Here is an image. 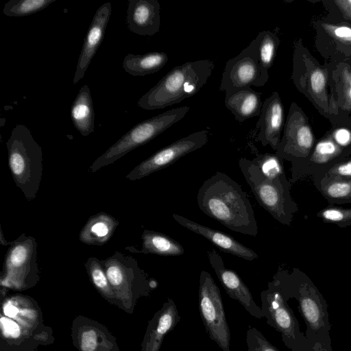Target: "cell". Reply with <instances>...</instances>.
<instances>
[{
	"mask_svg": "<svg viewBox=\"0 0 351 351\" xmlns=\"http://www.w3.org/2000/svg\"><path fill=\"white\" fill-rule=\"evenodd\" d=\"M199 209L238 233L256 237L258 226L252 205L239 184L217 171L206 179L197 195Z\"/></svg>",
	"mask_w": 351,
	"mask_h": 351,
	"instance_id": "cell-1",
	"label": "cell"
},
{
	"mask_svg": "<svg viewBox=\"0 0 351 351\" xmlns=\"http://www.w3.org/2000/svg\"><path fill=\"white\" fill-rule=\"evenodd\" d=\"M214 67L210 59L176 66L138 99L137 106L144 110H158L180 103L202 89Z\"/></svg>",
	"mask_w": 351,
	"mask_h": 351,
	"instance_id": "cell-2",
	"label": "cell"
},
{
	"mask_svg": "<svg viewBox=\"0 0 351 351\" xmlns=\"http://www.w3.org/2000/svg\"><path fill=\"white\" fill-rule=\"evenodd\" d=\"M6 147L13 180L25 198L33 201L43 176L42 149L23 124H17L12 129Z\"/></svg>",
	"mask_w": 351,
	"mask_h": 351,
	"instance_id": "cell-3",
	"label": "cell"
},
{
	"mask_svg": "<svg viewBox=\"0 0 351 351\" xmlns=\"http://www.w3.org/2000/svg\"><path fill=\"white\" fill-rule=\"evenodd\" d=\"M189 111V107L184 106L167 110L137 123L99 156L90 165L89 170L94 173L147 143L180 121Z\"/></svg>",
	"mask_w": 351,
	"mask_h": 351,
	"instance_id": "cell-4",
	"label": "cell"
},
{
	"mask_svg": "<svg viewBox=\"0 0 351 351\" xmlns=\"http://www.w3.org/2000/svg\"><path fill=\"white\" fill-rule=\"evenodd\" d=\"M241 171L258 204L283 224H289L291 215L287 184L283 176H265L252 160H239Z\"/></svg>",
	"mask_w": 351,
	"mask_h": 351,
	"instance_id": "cell-5",
	"label": "cell"
},
{
	"mask_svg": "<svg viewBox=\"0 0 351 351\" xmlns=\"http://www.w3.org/2000/svg\"><path fill=\"white\" fill-rule=\"evenodd\" d=\"M1 274V284L23 289L34 286L39 279L36 239L25 234L9 242Z\"/></svg>",
	"mask_w": 351,
	"mask_h": 351,
	"instance_id": "cell-6",
	"label": "cell"
},
{
	"mask_svg": "<svg viewBox=\"0 0 351 351\" xmlns=\"http://www.w3.org/2000/svg\"><path fill=\"white\" fill-rule=\"evenodd\" d=\"M198 308L210 339L223 351H230V331L220 290L211 275L204 270L199 275Z\"/></svg>",
	"mask_w": 351,
	"mask_h": 351,
	"instance_id": "cell-7",
	"label": "cell"
},
{
	"mask_svg": "<svg viewBox=\"0 0 351 351\" xmlns=\"http://www.w3.org/2000/svg\"><path fill=\"white\" fill-rule=\"evenodd\" d=\"M99 262L116 295L123 298H136L147 295L152 289L150 280L132 256L117 251Z\"/></svg>",
	"mask_w": 351,
	"mask_h": 351,
	"instance_id": "cell-8",
	"label": "cell"
},
{
	"mask_svg": "<svg viewBox=\"0 0 351 351\" xmlns=\"http://www.w3.org/2000/svg\"><path fill=\"white\" fill-rule=\"evenodd\" d=\"M261 311L267 324L280 332L287 347L296 351L302 337L297 319L273 280L261 293Z\"/></svg>",
	"mask_w": 351,
	"mask_h": 351,
	"instance_id": "cell-9",
	"label": "cell"
},
{
	"mask_svg": "<svg viewBox=\"0 0 351 351\" xmlns=\"http://www.w3.org/2000/svg\"><path fill=\"white\" fill-rule=\"evenodd\" d=\"M221 77L219 89L226 92L251 86H263L269 75L268 70L261 66L250 44L226 62Z\"/></svg>",
	"mask_w": 351,
	"mask_h": 351,
	"instance_id": "cell-10",
	"label": "cell"
},
{
	"mask_svg": "<svg viewBox=\"0 0 351 351\" xmlns=\"http://www.w3.org/2000/svg\"><path fill=\"white\" fill-rule=\"evenodd\" d=\"M208 141L206 130L193 132L160 149L136 166L126 178L134 181L172 165L182 157L204 146Z\"/></svg>",
	"mask_w": 351,
	"mask_h": 351,
	"instance_id": "cell-11",
	"label": "cell"
},
{
	"mask_svg": "<svg viewBox=\"0 0 351 351\" xmlns=\"http://www.w3.org/2000/svg\"><path fill=\"white\" fill-rule=\"evenodd\" d=\"M211 267L227 294L238 301L252 316L257 319L263 318L261 306H258L252 295L240 278L232 269L226 268L222 257L214 249L207 252Z\"/></svg>",
	"mask_w": 351,
	"mask_h": 351,
	"instance_id": "cell-12",
	"label": "cell"
},
{
	"mask_svg": "<svg viewBox=\"0 0 351 351\" xmlns=\"http://www.w3.org/2000/svg\"><path fill=\"white\" fill-rule=\"evenodd\" d=\"M313 141L312 130L303 114L296 109H291L276 155L279 158L304 156L309 153Z\"/></svg>",
	"mask_w": 351,
	"mask_h": 351,
	"instance_id": "cell-13",
	"label": "cell"
},
{
	"mask_svg": "<svg viewBox=\"0 0 351 351\" xmlns=\"http://www.w3.org/2000/svg\"><path fill=\"white\" fill-rule=\"evenodd\" d=\"M112 12L110 2L102 4L95 12L84 40L73 82L77 84L84 76L99 47Z\"/></svg>",
	"mask_w": 351,
	"mask_h": 351,
	"instance_id": "cell-14",
	"label": "cell"
},
{
	"mask_svg": "<svg viewBox=\"0 0 351 351\" xmlns=\"http://www.w3.org/2000/svg\"><path fill=\"white\" fill-rule=\"evenodd\" d=\"M172 217L180 225L201 235L222 252L250 261L258 258L255 252L229 234L205 226L178 214H173Z\"/></svg>",
	"mask_w": 351,
	"mask_h": 351,
	"instance_id": "cell-15",
	"label": "cell"
},
{
	"mask_svg": "<svg viewBox=\"0 0 351 351\" xmlns=\"http://www.w3.org/2000/svg\"><path fill=\"white\" fill-rule=\"evenodd\" d=\"M160 5L157 0H129L125 21L130 32L152 36L160 26Z\"/></svg>",
	"mask_w": 351,
	"mask_h": 351,
	"instance_id": "cell-16",
	"label": "cell"
},
{
	"mask_svg": "<svg viewBox=\"0 0 351 351\" xmlns=\"http://www.w3.org/2000/svg\"><path fill=\"white\" fill-rule=\"evenodd\" d=\"M284 122V108L278 93L274 92L263 103L256 128L257 140L263 146L269 145L276 149L280 143Z\"/></svg>",
	"mask_w": 351,
	"mask_h": 351,
	"instance_id": "cell-17",
	"label": "cell"
},
{
	"mask_svg": "<svg viewBox=\"0 0 351 351\" xmlns=\"http://www.w3.org/2000/svg\"><path fill=\"white\" fill-rule=\"evenodd\" d=\"M180 319L175 302L168 298L149 323L142 351H159L165 337L173 330Z\"/></svg>",
	"mask_w": 351,
	"mask_h": 351,
	"instance_id": "cell-18",
	"label": "cell"
},
{
	"mask_svg": "<svg viewBox=\"0 0 351 351\" xmlns=\"http://www.w3.org/2000/svg\"><path fill=\"white\" fill-rule=\"evenodd\" d=\"M225 106L235 119L242 123L260 116L263 106L261 93L251 87L225 92Z\"/></svg>",
	"mask_w": 351,
	"mask_h": 351,
	"instance_id": "cell-19",
	"label": "cell"
},
{
	"mask_svg": "<svg viewBox=\"0 0 351 351\" xmlns=\"http://www.w3.org/2000/svg\"><path fill=\"white\" fill-rule=\"evenodd\" d=\"M119 221L112 215L101 212L91 216L80 230L79 239L87 245H103L113 235Z\"/></svg>",
	"mask_w": 351,
	"mask_h": 351,
	"instance_id": "cell-20",
	"label": "cell"
},
{
	"mask_svg": "<svg viewBox=\"0 0 351 351\" xmlns=\"http://www.w3.org/2000/svg\"><path fill=\"white\" fill-rule=\"evenodd\" d=\"M298 297L299 309L308 329L317 331L325 326V317L327 315L324 302L319 293L312 287L301 286Z\"/></svg>",
	"mask_w": 351,
	"mask_h": 351,
	"instance_id": "cell-21",
	"label": "cell"
},
{
	"mask_svg": "<svg viewBox=\"0 0 351 351\" xmlns=\"http://www.w3.org/2000/svg\"><path fill=\"white\" fill-rule=\"evenodd\" d=\"M71 119L74 127L86 136L94 132L95 112L89 86L83 85L71 108Z\"/></svg>",
	"mask_w": 351,
	"mask_h": 351,
	"instance_id": "cell-22",
	"label": "cell"
},
{
	"mask_svg": "<svg viewBox=\"0 0 351 351\" xmlns=\"http://www.w3.org/2000/svg\"><path fill=\"white\" fill-rule=\"evenodd\" d=\"M141 239L142 248L141 250H136L134 247H127L125 249L135 253L164 256H180L184 252V250L180 243L161 232L145 230Z\"/></svg>",
	"mask_w": 351,
	"mask_h": 351,
	"instance_id": "cell-23",
	"label": "cell"
},
{
	"mask_svg": "<svg viewBox=\"0 0 351 351\" xmlns=\"http://www.w3.org/2000/svg\"><path fill=\"white\" fill-rule=\"evenodd\" d=\"M168 60V56L165 52L129 53L125 56L122 66L126 73L132 76H145L160 71L165 66Z\"/></svg>",
	"mask_w": 351,
	"mask_h": 351,
	"instance_id": "cell-24",
	"label": "cell"
},
{
	"mask_svg": "<svg viewBox=\"0 0 351 351\" xmlns=\"http://www.w3.org/2000/svg\"><path fill=\"white\" fill-rule=\"evenodd\" d=\"M261 66L268 70L273 65L278 45L277 36L271 32H260L250 43Z\"/></svg>",
	"mask_w": 351,
	"mask_h": 351,
	"instance_id": "cell-25",
	"label": "cell"
},
{
	"mask_svg": "<svg viewBox=\"0 0 351 351\" xmlns=\"http://www.w3.org/2000/svg\"><path fill=\"white\" fill-rule=\"evenodd\" d=\"M57 0H10L3 12L8 16H25L40 12Z\"/></svg>",
	"mask_w": 351,
	"mask_h": 351,
	"instance_id": "cell-26",
	"label": "cell"
},
{
	"mask_svg": "<svg viewBox=\"0 0 351 351\" xmlns=\"http://www.w3.org/2000/svg\"><path fill=\"white\" fill-rule=\"evenodd\" d=\"M84 266L92 283L97 289L106 297H115L116 295L110 287L99 260L96 257H89L84 263Z\"/></svg>",
	"mask_w": 351,
	"mask_h": 351,
	"instance_id": "cell-27",
	"label": "cell"
},
{
	"mask_svg": "<svg viewBox=\"0 0 351 351\" xmlns=\"http://www.w3.org/2000/svg\"><path fill=\"white\" fill-rule=\"evenodd\" d=\"M252 160L266 177L276 178L283 176L282 163L277 155L268 153L260 154Z\"/></svg>",
	"mask_w": 351,
	"mask_h": 351,
	"instance_id": "cell-28",
	"label": "cell"
},
{
	"mask_svg": "<svg viewBox=\"0 0 351 351\" xmlns=\"http://www.w3.org/2000/svg\"><path fill=\"white\" fill-rule=\"evenodd\" d=\"M335 178L322 187L324 195L334 200L351 199V179Z\"/></svg>",
	"mask_w": 351,
	"mask_h": 351,
	"instance_id": "cell-29",
	"label": "cell"
},
{
	"mask_svg": "<svg viewBox=\"0 0 351 351\" xmlns=\"http://www.w3.org/2000/svg\"><path fill=\"white\" fill-rule=\"evenodd\" d=\"M341 152L338 145L330 139L320 141L315 146L311 160L324 164L337 156Z\"/></svg>",
	"mask_w": 351,
	"mask_h": 351,
	"instance_id": "cell-30",
	"label": "cell"
},
{
	"mask_svg": "<svg viewBox=\"0 0 351 351\" xmlns=\"http://www.w3.org/2000/svg\"><path fill=\"white\" fill-rule=\"evenodd\" d=\"M247 351H280L255 327L248 326L246 331Z\"/></svg>",
	"mask_w": 351,
	"mask_h": 351,
	"instance_id": "cell-31",
	"label": "cell"
},
{
	"mask_svg": "<svg viewBox=\"0 0 351 351\" xmlns=\"http://www.w3.org/2000/svg\"><path fill=\"white\" fill-rule=\"evenodd\" d=\"M326 222L346 223L351 221V208L329 207L322 210L319 214Z\"/></svg>",
	"mask_w": 351,
	"mask_h": 351,
	"instance_id": "cell-32",
	"label": "cell"
},
{
	"mask_svg": "<svg viewBox=\"0 0 351 351\" xmlns=\"http://www.w3.org/2000/svg\"><path fill=\"white\" fill-rule=\"evenodd\" d=\"M322 26L334 39L345 44L351 45V27L328 23H324Z\"/></svg>",
	"mask_w": 351,
	"mask_h": 351,
	"instance_id": "cell-33",
	"label": "cell"
},
{
	"mask_svg": "<svg viewBox=\"0 0 351 351\" xmlns=\"http://www.w3.org/2000/svg\"><path fill=\"white\" fill-rule=\"evenodd\" d=\"M326 77L324 72L317 68L311 71L309 75V86L311 91L317 95L325 92Z\"/></svg>",
	"mask_w": 351,
	"mask_h": 351,
	"instance_id": "cell-34",
	"label": "cell"
},
{
	"mask_svg": "<svg viewBox=\"0 0 351 351\" xmlns=\"http://www.w3.org/2000/svg\"><path fill=\"white\" fill-rule=\"evenodd\" d=\"M82 351H95L97 346V335L93 329L84 330L80 337Z\"/></svg>",
	"mask_w": 351,
	"mask_h": 351,
	"instance_id": "cell-35",
	"label": "cell"
},
{
	"mask_svg": "<svg viewBox=\"0 0 351 351\" xmlns=\"http://www.w3.org/2000/svg\"><path fill=\"white\" fill-rule=\"evenodd\" d=\"M1 327L3 333L8 337L16 339L21 335L18 324L8 317L1 318Z\"/></svg>",
	"mask_w": 351,
	"mask_h": 351,
	"instance_id": "cell-36",
	"label": "cell"
},
{
	"mask_svg": "<svg viewBox=\"0 0 351 351\" xmlns=\"http://www.w3.org/2000/svg\"><path fill=\"white\" fill-rule=\"evenodd\" d=\"M328 174L334 178L351 179V160L336 165Z\"/></svg>",
	"mask_w": 351,
	"mask_h": 351,
	"instance_id": "cell-37",
	"label": "cell"
},
{
	"mask_svg": "<svg viewBox=\"0 0 351 351\" xmlns=\"http://www.w3.org/2000/svg\"><path fill=\"white\" fill-rule=\"evenodd\" d=\"M342 87L345 104L351 108V71L346 68L342 71Z\"/></svg>",
	"mask_w": 351,
	"mask_h": 351,
	"instance_id": "cell-38",
	"label": "cell"
},
{
	"mask_svg": "<svg viewBox=\"0 0 351 351\" xmlns=\"http://www.w3.org/2000/svg\"><path fill=\"white\" fill-rule=\"evenodd\" d=\"M333 138L337 144L347 146L351 143V132L346 128H339L334 132Z\"/></svg>",
	"mask_w": 351,
	"mask_h": 351,
	"instance_id": "cell-39",
	"label": "cell"
},
{
	"mask_svg": "<svg viewBox=\"0 0 351 351\" xmlns=\"http://www.w3.org/2000/svg\"><path fill=\"white\" fill-rule=\"evenodd\" d=\"M3 311L4 315L9 318H15L19 313V308L12 300L4 303Z\"/></svg>",
	"mask_w": 351,
	"mask_h": 351,
	"instance_id": "cell-40",
	"label": "cell"
},
{
	"mask_svg": "<svg viewBox=\"0 0 351 351\" xmlns=\"http://www.w3.org/2000/svg\"><path fill=\"white\" fill-rule=\"evenodd\" d=\"M335 3L343 14L345 18L351 20V0H337Z\"/></svg>",
	"mask_w": 351,
	"mask_h": 351,
	"instance_id": "cell-41",
	"label": "cell"
},
{
	"mask_svg": "<svg viewBox=\"0 0 351 351\" xmlns=\"http://www.w3.org/2000/svg\"><path fill=\"white\" fill-rule=\"evenodd\" d=\"M316 351H320V350H316Z\"/></svg>",
	"mask_w": 351,
	"mask_h": 351,
	"instance_id": "cell-42",
	"label": "cell"
}]
</instances>
